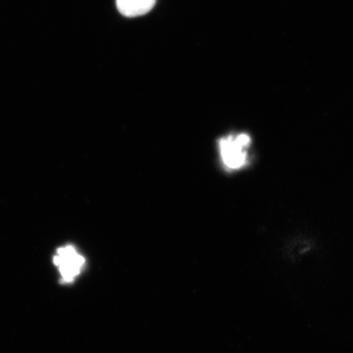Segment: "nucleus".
Here are the masks:
<instances>
[{
    "label": "nucleus",
    "mask_w": 353,
    "mask_h": 353,
    "mask_svg": "<svg viewBox=\"0 0 353 353\" xmlns=\"http://www.w3.org/2000/svg\"><path fill=\"white\" fill-rule=\"evenodd\" d=\"M251 138L246 132L228 134L218 141L221 161L228 171L244 169L250 163Z\"/></svg>",
    "instance_id": "f257e3e1"
},
{
    "label": "nucleus",
    "mask_w": 353,
    "mask_h": 353,
    "mask_svg": "<svg viewBox=\"0 0 353 353\" xmlns=\"http://www.w3.org/2000/svg\"><path fill=\"white\" fill-rule=\"evenodd\" d=\"M54 263L59 268L61 281L70 283L81 274L85 265V259L72 245H66L57 249Z\"/></svg>",
    "instance_id": "f03ea898"
},
{
    "label": "nucleus",
    "mask_w": 353,
    "mask_h": 353,
    "mask_svg": "<svg viewBox=\"0 0 353 353\" xmlns=\"http://www.w3.org/2000/svg\"><path fill=\"white\" fill-rule=\"evenodd\" d=\"M157 0H117L119 12L127 17L147 14L152 10Z\"/></svg>",
    "instance_id": "7ed1b4c3"
}]
</instances>
